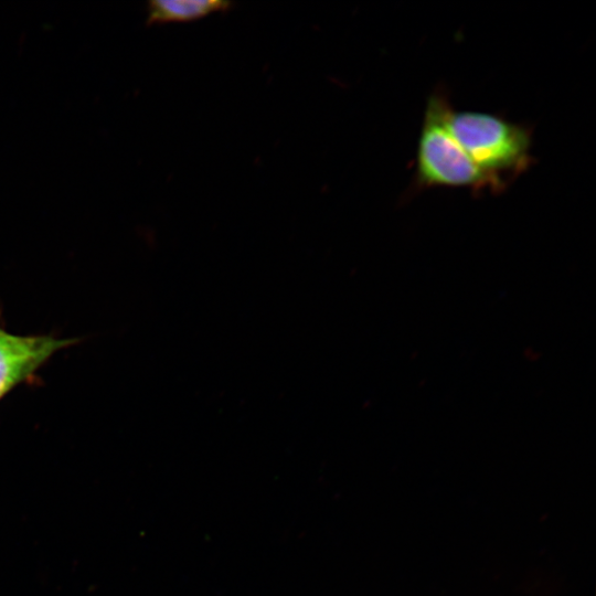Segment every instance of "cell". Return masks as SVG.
Wrapping results in <instances>:
<instances>
[{
	"label": "cell",
	"instance_id": "2",
	"mask_svg": "<svg viewBox=\"0 0 596 596\" xmlns=\"http://www.w3.org/2000/svg\"><path fill=\"white\" fill-rule=\"evenodd\" d=\"M449 127L476 166L505 188L533 163L532 132L499 115L451 109Z\"/></svg>",
	"mask_w": 596,
	"mask_h": 596
},
{
	"label": "cell",
	"instance_id": "1",
	"mask_svg": "<svg viewBox=\"0 0 596 596\" xmlns=\"http://www.w3.org/2000/svg\"><path fill=\"white\" fill-rule=\"evenodd\" d=\"M451 109L441 92L428 97L416 150V185L461 188L475 193L502 191L504 188L481 171L455 138L449 127Z\"/></svg>",
	"mask_w": 596,
	"mask_h": 596
},
{
	"label": "cell",
	"instance_id": "4",
	"mask_svg": "<svg viewBox=\"0 0 596 596\" xmlns=\"http://www.w3.org/2000/svg\"><path fill=\"white\" fill-rule=\"evenodd\" d=\"M231 4L220 0H156L148 4L147 23L191 21L227 10Z\"/></svg>",
	"mask_w": 596,
	"mask_h": 596
},
{
	"label": "cell",
	"instance_id": "3",
	"mask_svg": "<svg viewBox=\"0 0 596 596\" xmlns=\"http://www.w3.org/2000/svg\"><path fill=\"white\" fill-rule=\"evenodd\" d=\"M77 342L49 334H14L0 328V400L29 380L56 352Z\"/></svg>",
	"mask_w": 596,
	"mask_h": 596
}]
</instances>
